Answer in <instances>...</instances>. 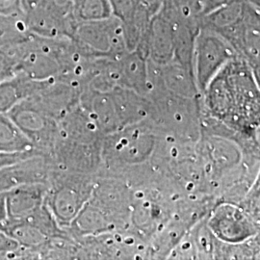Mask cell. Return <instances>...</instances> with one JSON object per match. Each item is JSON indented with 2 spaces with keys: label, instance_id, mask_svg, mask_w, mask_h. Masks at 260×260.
<instances>
[{
  "label": "cell",
  "instance_id": "15",
  "mask_svg": "<svg viewBox=\"0 0 260 260\" xmlns=\"http://www.w3.org/2000/svg\"><path fill=\"white\" fill-rule=\"evenodd\" d=\"M19 244L14 241L10 236L0 231V253L3 251H13L19 248Z\"/></svg>",
  "mask_w": 260,
  "mask_h": 260
},
{
  "label": "cell",
  "instance_id": "1",
  "mask_svg": "<svg viewBox=\"0 0 260 260\" xmlns=\"http://www.w3.org/2000/svg\"><path fill=\"white\" fill-rule=\"evenodd\" d=\"M234 58L235 49L224 38L212 29L200 28L196 34L192 55L198 88L205 91L214 76Z\"/></svg>",
  "mask_w": 260,
  "mask_h": 260
},
{
  "label": "cell",
  "instance_id": "11",
  "mask_svg": "<svg viewBox=\"0 0 260 260\" xmlns=\"http://www.w3.org/2000/svg\"><path fill=\"white\" fill-rule=\"evenodd\" d=\"M71 12L76 23L113 16L109 0H73Z\"/></svg>",
  "mask_w": 260,
  "mask_h": 260
},
{
  "label": "cell",
  "instance_id": "16",
  "mask_svg": "<svg viewBox=\"0 0 260 260\" xmlns=\"http://www.w3.org/2000/svg\"><path fill=\"white\" fill-rule=\"evenodd\" d=\"M8 220L7 208H6V197L5 193H0V226L3 225Z\"/></svg>",
  "mask_w": 260,
  "mask_h": 260
},
{
  "label": "cell",
  "instance_id": "3",
  "mask_svg": "<svg viewBox=\"0 0 260 260\" xmlns=\"http://www.w3.org/2000/svg\"><path fill=\"white\" fill-rule=\"evenodd\" d=\"M6 114L38 152L50 155L59 135L56 120L27 100L16 104Z\"/></svg>",
  "mask_w": 260,
  "mask_h": 260
},
{
  "label": "cell",
  "instance_id": "6",
  "mask_svg": "<svg viewBox=\"0 0 260 260\" xmlns=\"http://www.w3.org/2000/svg\"><path fill=\"white\" fill-rule=\"evenodd\" d=\"M47 185L30 183L5 192L8 221H21L35 213L46 204Z\"/></svg>",
  "mask_w": 260,
  "mask_h": 260
},
{
  "label": "cell",
  "instance_id": "8",
  "mask_svg": "<svg viewBox=\"0 0 260 260\" xmlns=\"http://www.w3.org/2000/svg\"><path fill=\"white\" fill-rule=\"evenodd\" d=\"M38 80L23 75L0 82V113H7L16 104L27 100L36 89Z\"/></svg>",
  "mask_w": 260,
  "mask_h": 260
},
{
  "label": "cell",
  "instance_id": "2",
  "mask_svg": "<svg viewBox=\"0 0 260 260\" xmlns=\"http://www.w3.org/2000/svg\"><path fill=\"white\" fill-rule=\"evenodd\" d=\"M72 40L83 55L91 58L118 54L127 48L123 25L115 16L77 23Z\"/></svg>",
  "mask_w": 260,
  "mask_h": 260
},
{
  "label": "cell",
  "instance_id": "5",
  "mask_svg": "<svg viewBox=\"0 0 260 260\" xmlns=\"http://www.w3.org/2000/svg\"><path fill=\"white\" fill-rule=\"evenodd\" d=\"M52 168L50 157L43 154H35L2 168L0 169V193L23 184H47Z\"/></svg>",
  "mask_w": 260,
  "mask_h": 260
},
{
  "label": "cell",
  "instance_id": "10",
  "mask_svg": "<svg viewBox=\"0 0 260 260\" xmlns=\"http://www.w3.org/2000/svg\"><path fill=\"white\" fill-rule=\"evenodd\" d=\"M23 13L0 15V48L13 47L29 36Z\"/></svg>",
  "mask_w": 260,
  "mask_h": 260
},
{
  "label": "cell",
  "instance_id": "4",
  "mask_svg": "<svg viewBox=\"0 0 260 260\" xmlns=\"http://www.w3.org/2000/svg\"><path fill=\"white\" fill-rule=\"evenodd\" d=\"M24 16L29 33L40 37L72 39L77 24L72 15L50 7L41 0Z\"/></svg>",
  "mask_w": 260,
  "mask_h": 260
},
{
  "label": "cell",
  "instance_id": "13",
  "mask_svg": "<svg viewBox=\"0 0 260 260\" xmlns=\"http://www.w3.org/2000/svg\"><path fill=\"white\" fill-rule=\"evenodd\" d=\"M35 154H41L36 150L23 151V152H0V169L17 163L22 159L30 157Z\"/></svg>",
  "mask_w": 260,
  "mask_h": 260
},
{
  "label": "cell",
  "instance_id": "17",
  "mask_svg": "<svg viewBox=\"0 0 260 260\" xmlns=\"http://www.w3.org/2000/svg\"><path fill=\"white\" fill-rule=\"evenodd\" d=\"M206 1V15L213 10L217 9L231 0H205Z\"/></svg>",
  "mask_w": 260,
  "mask_h": 260
},
{
  "label": "cell",
  "instance_id": "9",
  "mask_svg": "<svg viewBox=\"0 0 260 260\" xmlns=\"http://www.w3.org/2000/svg\"><path fill=\"white\" fill-rule=\"evenodd\" d=\"M31 150L36 149L29 140L21 133L7 114L0 113V152H23Z\"/></svg>",
  "mask_w": 260,
  "mask_h": 260
},
{
  "label": "cell",
  "instance_id": "12",
  "mask_svg": "<svg viewBox=\"0 0 260 260\" xmlns=\"http://www.w3.org/2000/svg\"><path fill=\"white\" fill-rule=\"evenodd\" d=\"M16 63L9 47L0 48V82L16 76Z\"/></svg>",
  "mask_w": 260,
  "mask_h": 260
},
{
  "label": "cell",
  "instance_id": "14",
  "mask_svg": "<svg viewBox=\"0 0 260 260\" xmlns=\"http://www.w3.org/2000/svg\"><path fill=\"white\" fill-rule=\"evenodd\" d=\"M22 13L20 0H0V15Z\"/></svg>",
  "mask_w": 260,
  "mask_h": 260
},
{
  "label": "cell",
  "instance_id": "7",
  "mask_svg": "<svg viewBox=\"0 0 260 260\" xmlns=\"http://www.w3.org/2000/svg\"><path fill=\"white\" fill-rule=\"evenodd\" d=\"M0 231L4 232L19 247L35 251L40 258V252L49 242L50 237L42 232L37 225L25 220L8 221L0 226Z\"/></svg>",
  "mask_w": 260,
  "mask_h": 260
}]
</instances>
